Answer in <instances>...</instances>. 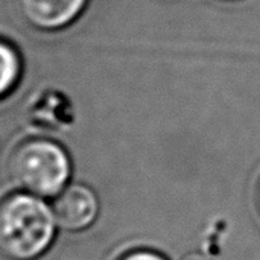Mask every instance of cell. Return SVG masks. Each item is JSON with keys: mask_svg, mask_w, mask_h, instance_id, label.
Returning <instances> with one entry per match:
<instances>
[{"mask_svg": "<svg viewBox=\"0 0 260 260\" xmlns=\"http://www.w3.org/2000/svg\"><path fill=\"white\" fill-rule=\"evenodd\" d=\"M56 219L49 204L27 192L0 201V257L37 260L55 239Z\"/></svg>", "mask_w": 260, "mask_h": 260, "instance_id": "cell-1", "label": "cell"}, {"mask_svg": "<svg viewBox=\"0 0 260 260\" xmlns=\"http://www.w3.org/2000/svg\"><path fill=\"white\" fill-rule=\"evenodd\" d=\"M8 169L15 186L44 200L67 187L72 165L61 145L47 139H32L14 149Z\"/></svg>", "mask_w": 260, "mask_h": 260, "instance_id": "cell-2", "label": "cell"}, {"mask_svg": "<svg viewBox=\"0 0 260 260\" xmlns=\"http://www.w3.org/2000/svg\"><path fill=\"white\" fill-rule=\"evenodd\" d=\"M52 210L56 224L61 229L81 232L96 221L99 215V201L90 187L84 184H70L55 197Z\"/></svg>", "mask_w": 260, "mask_h": 260, "instance_id": "cell-3", "label": "cell"}, {"mask_svg": "<svg viewBox=\"0 0 260 260\" xmlns=\"http://www.w3.org/2000/svg\"><path fill=\"white\" fill-rule=\"evenodd\" d=\"M87 0H17L20 17L40 30H58L78 18Z\"/></svg>", "mask_w": 260, "mask_h": 260, "instance_id": "cell-4", "label": "cell"}, {"mask_svg": "<svg viewBox=\"0 0 260 260\" xmlns=\"http://www.w3.org/2000/svg\"><path fill=\"white\" fill-rule=\"evenodd\" d=\"M21 59L15 47L0 40V98L8 94L18 82Z\"/></svg>", "mask_w": 260, "mask_h": 260, "instance_id": "cell-5", "label": "cell"}, {"mask_svg": "<svg viewBox=\"0 0 260 260\" xmlns=\"http://www.w3.org/2000/svg\"><path fill=\"white\" fill-rule=\"evenodd\" d=\"M116 260H168V257H165L161 253L149 250V248H137V250L123 253Z\"/></svg>", "mask_w": 260, "mask_h": 260, "instance_id": "cell-6", "label": "cell"}, {"mask_svg": "<svg viewBox=\"0 0 260 260\" xmlns=\"http://www.w3.org/2000/svg\"><path fill=\"white\" fill-rule=\"evenodd\" d=\"M180 260H213L210 256H207L203 251H189L186 253Z\"/></svg>", "mask_w": 260, "mask_h": 260, "instance_id": "cell-7", "label": "cell"}, {"mask_svg": "<svg viewBox=\"0 0 260 260\" xmlns=\"http://www.w3.org/2000/svg\"><path fill=\"white\" fill-rule=\"evenodd\" d=\"M256 206H257V210L260 213V180L257 183V189H256Z\"/></svg>", "mask_w": 260, "mask_h": 260, "instance_id": "cell-8", "label": "cell"}]
</instances>
